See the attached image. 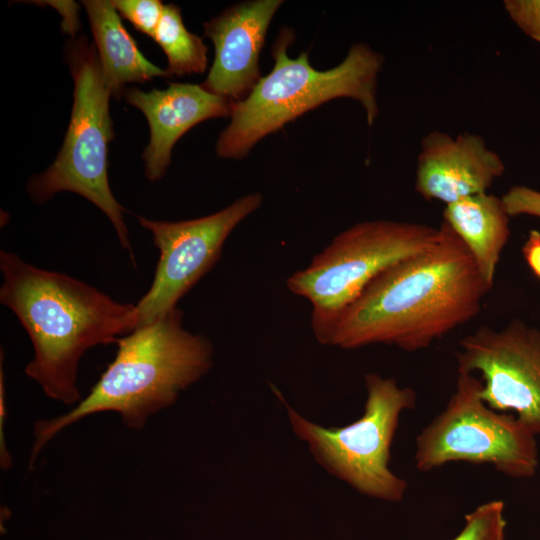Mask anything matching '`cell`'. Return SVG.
<instances>
[{
  "mask_svg": "<svg viewBox=\"0 0 540 540\" xmlns=\"http://www.w3.org/2000/svg\"><path fill=\"white\" fill-rule=\"evenodd\" d=\"M0 302L26 330L34 356L25 367L49 398L66 405L81 400L78 366L90 348L115 343L137 328L136 305L115 301L63 273L38 268L0 251Z\"/></svg>",
  "mask_w": 540,
  "mask_h": 540,
  "instance_id": "cell-2",
  "label": "cell"
},
{
  "mask_svg": "<svg viewBox=\"0 0 540 540\" xmlns=\"http://www.w3.org/2000/svg\"><path fill=\"white\" fill-rule=\"evenodd\" d=\"M364 380L367 398L358 420L324 428L287 405L290 423L328 472L366 496L400 502L408 484L389 468L391 446L402 412L415 408L417 395L394 378L368 373Z\"/></svg>",
  "mask_w": 540,
  "mask_h": 540,
  "instance_id": "cell-7",
  "label": "cell"
},
{
  "mask_svg": "<svg viewBox=\"0 0 540 540\" xmlns=\"http://www.w3.org/2000/svg\"><path fill=\"white\" fill-rule=\"evenodd\" d=\"M82 4L88 15L103 78L112 96L119 97L128 83L170 77L166 69L144 57L111 1L86 0Z\"/></svg>",
  "mask_w": 540,
  "mask_h": 540,
  "instance_id": "cell-15",
  "label": "cell"
},
{
  "mask_svg": "<svg viewBox=\"0 0 540 540\" xmlns=\"http://www.w3.org/2000/svg\"><path fill=\"white\" fill-rule=\"evenodd\" d=\"M509 216L531 215L540 218V191L515 185L502 196Z\"/></svg>",
  "mask_w": 540,
  "mask_h": 540,
  "instance_id": "cell-20",
  "label": "cell"
},
{
  "mask_svg": "<svg viewBox=\"0 0 540 540\" xmlns=\"http://www.w3.org/2000/svg\"><path fill=\"white\" fill-rule=\"evenodd\" d=\"M282 0L234 4L203 24L215 49L213 64L201 86L235 103L261 79L259 57L269 25Z\"/></svg>",
  "mask_w": 540,
  "mask_h": 540,
  "instance_id": "cell-11",
  "label": "cell"
},
{
  "mask_svg": "<svg viewBox=\"0 0 540 540\" xmlns=\"http://www.w3.org/2000/svg\"><path fill=\"white\" fill-rule=\"evenodd\" d=\"M505 504L492 500L465 515V525L453 540H505Z\"/></svg>",
  "mask_w": 540,
  "mask_h": 540,
  "instance_id": "cell-17",
  "label": "cell"
},
{
  "mask_svg": "<svg viewBox=\"0 0 540 540\" xmlns=\"http://www.w3.org/2000/svg\"><path fill=\"white\" fill-rule=\"evenodd\" d=\"M458 372L480 373L482 400L498 412L513 411L540 435V330L519 320L503 329L482 326L459 342Z\"/></svg>",
  "mask_w": 540,
  "mask_h": 540,
  "instance_id": "cell-10",
  "label": "cell"
},
{
  "mask_svg": "<svg viewBox=\"0 0 540 540\" xmlns=\"http://www.w3.org/2000/svg\"><path fill=\"white\" fill-rule=\"evenodd\" d=\"M262 202V194L254 192L196 219L162 221L137 216L139 224L152 233L160 252L151 287L136 304L137 328L177 307L178 301L214 267L232 231Z\"/></svg>",
  "mask_w": 540,
  "mask_h": 540,
  "instance_id": "cell-9",
  "label": "cell"
},
{
  "mask_svg": "<svg viewBox=\"0 0 540 540\" xmlns=\"http://www.w3.org/2000/svg\"><path fill=\"white\" fill-rule=\"evenodd\" d=\"M165 53L170 77L203 73L208 64V47L202 38L189 32L182 19L181 9L169 3L153 38Z\"/></svg>",
  "mask_w": 540,
  "mask_h": 540,
  "instance_id": "cell-16",
  "label": "cell"
},
{
  "mask_svg": "<svg viewBox=\"0 0 540 540\" xmlns=\"http://www.w3.org/2000/svg\"><path fill=\"white\" fill-rule=\"evenodd\" d=\"M120 16L127 19L136 30L154 38L164 5L159 0H112Z\"/></svg>",
  "mask_w": 540,
  "mask_h": 540,
  "instance_id": "cell-18",
  "label": "cell"
},
{
  "mask_svg": "<svg viewBox=\"0 0 540 540\" xmlns=\"http://www.w3.org/2000/svg\"><path fill=\"white\" fill-rule=\"evenodd\" d=\"M65 58L74 81L68 130L52 165L34 175L26 190L37 204L62 191L89 200L108 217L135 266L124 208L114 197L108 180L109 143L114 136L109 112L112 94L104 81L95 45L85 36L67 42Z\"/></svg>",
  "mask_w": 540,
  "mask_h": 540,
  "instance_id": "cell-5",
  "label": "cell"
},
{
  "mask_svg": "<svg viewBox=\"0 0 540 540\" xmlns=\"http://www.w3.org/2000/svg\"><path fill=\"white\" fill-rule=\"evenodd\" d=\"M115 343L114 359L86 397L68 412L35 423L30 467L58 433L90 415L116 412L127 427L143 428L213 364L210 340L183 327V311L178 307Z\"/></svg>",
  "mask_w": 540,
  "mask_h": 540,
  "instance_id": "cell-3",
  "label": "cell"
},
{
  "mask_svg": "<svg viewBox=\"0 0 540 540\" xmlns=\"http://www.w3.org/2000/svg\"><path fill=\"white\" fill-rule=\"evenodd\" d=\"M441 239V227L386 219L358 222L337 234L307 267L290 275L286 286L311 303V327L322 344L340 313L376 276Z\"/></svg>",
  "mask_w": 540,
  "mask_h": 540,
  "instance_id": "cell-6",
  "label": "cell"
},
{
  "mask_svg": "<svg viewBox=\"0 0 540 540\" xmlns=\"http://www.w3.org/2000/svg\"><path fill=\"white\" fill-rule=\"evenodd\" d=\"M505 172L499 154L484 139L468 132L452 137L429 132L421 141L415 171V190L426 200L450 204L487 193Z\"/></svg>",
  "mask_w": 540,
  "mask_h": 540,
  "instance_id": "cell-12",
  "label": "cell"
},
{
  "mask_svg": "<svg viewBox=\"0 0 540 540\" xmlns=\"http://www.w3.org/2000/svg\"><path fill=\"white\" fill-rule=\"evenodd\" d=\"M124 97L148 121L150 140L143 159L145 175L150 181L159 180L166 173L173 147L186 132L202 121L230 117L233 104L191 83H170L163 90L129 88Z\"/></svg>",
  "mask_w": 540,
  "mask_h": 540,
  "instance_id": "cell-13",
  "label": "cell"
},
{
  "mask_svg": "<svg viewBox=\"0 0 540 540\" xmlns=\"http://www.w3.org/2000/svg\"><path fill=\"white\" fill-rule=\"evenodd\" d=\"M440 227L436 246L376 276L340 313L322 344H387L412 352L473 319L491 288L461 239L445 222Z\"/></svg>",
  "mask_w": 540,
  "mask_h": 540,
  "instance_id": "cell-1",
  "label": "cell"
},
{
  "mask_svg": "<svg viewBox=\"0 0 540 540\" xmlns=\"http://www.w3.org/2000/svg\"><path fill=\"white\" fill-rule=\"evenodd\" d=\"M4 373L3 367L1 365L0 373V463L1 467L4 470H7L11 464L12 459L7 446L5 444L4 429L3 425L5 424L6 418V404H5V384H4Z\"/></svg>",
  "mask_w": 540,
  "mask_h": 540,
  "instance_id": "cell-22",
  "label": "cell"
},
{
  "mask_svg": "<svg viewBox=\"0 0 540 540\" xmlns=\"http://www.w3.org/2000/svg\"><path fill=\"white\" fill-rule=\"evenodd\" d=\"M522 254L532 272L540 279V232L531 230L522 247Z\"/></svg>",
  "mask_w": 540,
  "mask_h": 540,
  "instance_id": "cell-21",
  "label": "cell"
},
{
  "mask_svg": "<svg viewBox=\"0 0 540 540\" xmlns=\"http://www.w3.org/2000/svg\"><path fill=\"white\" fill-rule=\"evenodd\" d=\"M509 217L502 197L488 192L447 204L443 211V222L464 243L490 288L510 235Z\"/></svg>",
  "mask_w": 540,
  "mask_h": 540,
  "instance_id": "cell-14",
  "label": "cell"
},
{
  "mask_svg": "<svg viewBox=\"0 0 540 540\" xmlns=\"http://www.w3.org/2000/svg\"><path fill=\"white\" fill-rule=\"evenodd\" d=\"M293 40L291 29L280 30L272 48V70L261 77L247 97L232 104L230 123L216 143L219 157H245L267 135L336 98L358 101L368 124L373 125L379 113L377 85L382 55L368 44L355 43L342 62L320 71L310 64L308 52L297 58L288 56Z\"/></svg>",
  "mask_w": 540,
  "mask_h": 540,
  "instance_id": "cell-4",
  "label": "cell"
},
{
  "mask_svg": "<svg viewBox=\"0 0 540 540\" xmlns=\"http://www.w3.org/2000/svg\"><path fill=\"white\" fill-rule=\"evenodd\" d=\"M503 6L519 29L540 43V0H505Z\"/></svg>",
  "mask_w": 540,
  "mask_h": 540,
  "instance_id": "cell-19",
  "label": "cell"
},
{
  "mask_svg": "<svg viewBox=\"0 0 540 540\" xmlns=\"http://www.w3.org/2000/svg\"><path fill=\"white\" fill-rule=\"evenodd\" d=\"M482 381L458 372L445 408L417 435L414 464L421 472L450 462L489 464L512 478L533 477L539 466L536 435L514 414L499 413L481 398Z\"/></svg>",
  "mask_w": 540,
  "mask_h": 540,
  "instance_id": "cell-8",
  "label": "cell"
}]
</instances>
